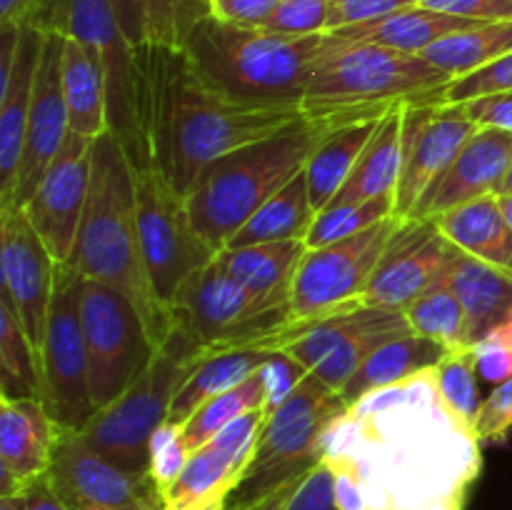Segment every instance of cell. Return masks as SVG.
Returning <instances> with one entry per match:
<instances>
[{"label":"cell","mask_w":512,"mask_h":510,"mask_svg":"<svg viewBox=\"0 0 512 510\" xmlns=\"http://www.w3.org/2000/svg\"><path fill=\"white\" fill-rule=\"evenodd\" d=\"M480 438L433 370L370 390L323 435V463L360 480L365 510H463L483 470Z\"/></svg>","instance_id":"cell-1"},{"label":"cell","mask_w":512,"mask_h":510,"mask_svg":"<svg viewBox=\"0 0 512 510\" xmlns=\"http://www.w3.org/2000/svg\"><path fill=\"white\" fill-rule=\"evenodd\" d=\"M135 113L140 160L188 195L213 160L300 123L303 110H260L230 103L210 88L185 48L135 45Z\"/></svg>","instance_id":"cell-2"},{"label":"cell","mask_w":512,"mask_h":510,"mask_svg":"<svg viewBox=\"0 0 512 510\" xmlns=\"http://www.w3.org/2000/svg\"><path fill=\"white\" fill-rule=\"evenodd\" d=\"M65 265L83 278L100 280L138 305L155 343L163 345L173 330V315L155 298L143 263L135 200V170L113 130L93 140L90 188L78 243Z\"/></svg>","instance_id":"cell-3"},{"label":"cell","mask_w":512,"mask_h":510,"mask_svg":"<svg viewBox=\"0 0 512 510\" xmlns=\"http://www.w3.org/2000/svg\"><path fill=\"white\" fill-rule=\"evenodd\" d=\"M330 35L270 33L265 28L205 18L185 43L205 83L230 103L260 110H303L310 70Z\"/></svg>","instance_id":"cell-4"},{"label":"cell","mask_w":512,"mask_h":510,"mask_svg":"<svg viewBox=\"0 0 512 510\" xmlns=\"http://www.w3.org/2000/svg\"><path fill=\"white\" fill-rule=\"evenodd\" d=\"M340 123L350 120L303 118L213 160L185 195L198 233L220 253L260 205L305 168L315 145Z\"/></svg>","instance_id":"cell-5"},{"label":"cell","mask_w":512,"mask_h":510,"mask_svg":"<svg viewBox=\"0 0 512 510\" xmlns=\"http://www.w3.org/2000/svg\"><path fill=\"white\" fill-rule=\"evenodd\" d=\"M328 35L305 90L308 118H383L395 105L435 103L453 80L423 55Z\"/></svg>","instance_id":"cell-6"},{"label":"cell","mask_w":512,"mask_h":510,"mask_svg":"<svg viewBox=\"0 0 512 510\" xmlns=\"http://www.w3.org/2000/svg\"><path fill=\"white\" fill-rule=\"evenodd\" d=\"M200 355L203 350L190 348L170 330L148 368L78 430L85 443L118 468L150 478V440L168 423L170 403Z\"/></svg>","instance_id":"cell-7"},{"label":"cell","mask_w":512,"mask_h":510,"mask_svg":"<svg viewBox=\"0 0 512 510\" xmlns=\"http://www.w3.org/2000/svg\"><path fill=\"white\" fill-rule=\"evenodd\" d=\"M348 410L343 395L315 378H305L283 403L270 410L253 463L245 470L228 508L265 498L290 480L305 478L323 463V435Z\"/></svg>","instance_id":"cell-8"},{"label":"cell","mask_w":512,"mask_h":510,"mask_svg":"<svg viewBox=\"0 0 512 510\" xmlns=\"http://www.w3.org/2000/svg\"><path fill=\"white\" fill-rule=\"evenodd\" d=\"M173 333L195 350L260 345L293 323L288 300H268L235 283L213 260L190 275L173 300Z\"/></svg>","instance_id":"cell-9"},{"label":"cell","mask_w":512,"mask_h":510,"mask_svg":"<svg viewBox=\"0 0 512 510\" xmlns=\"http://www.w3.org/2000/svg\"><path fill=\"white\" fill-rule=\"evenodd\" d=\"M410 330L403 310L360 303L323 318L295 320L260 345L275 353H288L308 368L310 378L340 393L380 345Z\"/></svg>","instance_id":"cell-10"},{"label":"cell","mask_w":512,"mask_h":510,"mask_svg":"<svg viewBox=\"0 0 512 510\" xmlns=\"http://www.w3.org/2000/svg\"><path fill=\"white\" fill-rule=\"evenodd\" d=\"M80 320L88 350L90 395L98 410L113 403L148 368L160 345L128 295L83 275Z\"/></svg>","instance_id":"cell-11"},{"label":"cell","mask_w":512,"mask_h":510,"mask_svg":"<svg viewBox=\"0 0 512 510\" xmlns=\"http://www.w3.org/2000/svg\"><path fill=\"white\" fill-rule=\"evenodd\" d=\"M133 170L143 263L155 298L170 310L185 280L213 263L218 250L198 233L185 198L163 175L150 165H133Z\"/></svg>","instance_id":"cell-12"},{"label":"cell","mask_w":512,"mask_h":510,"mask_svg":"<svg viewBox=\"0 0 512 510\" xmlns=\"http://www.w3.org/2000/svg\"><path fill=\"white\" fill-rule=\"evenodd\" d=\"M43 370V405L68 430H83L95 415L90 395L88 350L80 320V273L58 265L48 328L40 348Z\"/></svg>","instance_id":"cell-13"},{"label":"cell","mask_w":512,"mask_h":510,"mask_svg":"<svg viewBox=\"0 0 512 510\" xmlns=\"http://www.w3.org/2000/svg\"><path fill=\"white\" fill-rule=\"evenodd\" d=\"M398 215L338 243L305 253L295 275L290 310L295 320H313L363 303V295L400 225Z\"/></svg>","instance_id":"cell-14"},{"label":"cell","mask_w":512,"mask_h":510,"mask_svg":"<svg viewBox=\"0 0 512 510\" xmlns=\"http://www.w3.org/2000/svg\"><path fill=\"white\" fill-rule=\"evenodd\" d=\"M53 33L88 45L103 60L108 80V130L128 150L130 163L140 160V130L135 113V48L125 38L110 0H58Z\"/></svg>","instance_id":"cell-15"},{"label":"cell","mask_w":512,"mask_h":510,"mask_svg":"<svg viewBox=\"0 0 512 510\" xmlns=\"http://www.w3.org/2000/svg\"><path fill=\"white\" fill-rule=\"evenodd\" d=\"M265 410L243 415L190 453L183 473L158 493L160 510H228L245 470L253 463Z\"/></svg>","instance_id":"cell-16"},{"label":"cell","mask_w":512,"mask_h":510,"mask_svg":"<svg viewBox=\"0 0 512 510\" xmlns=\"http://www.w3.org/2000/svg\"><path fill=\"white\" fill-rule=\"evenodd\" d=\"M480 125L460 103H410L403 115V163L395 215L410 218L430 185L445 173Z\"/></svg>","instance_id":"cell-17"},{"label":"cell","mask_w":512,"mask_h":510,"mask_svg":"<svg viewBox=\"0 0 512 510\" xmlns=\"http://www.w3.org/2000/svg\"><path fill=\"white\" fill-rule=\"evenodd\" d=\"M463 250L450 243L433 220L403 218L363 295V303L405 310L448 275Z\"/></svg>","instance_id":"cell-18"},{"label":"cell","mask_w":512,"mask_h":510,"mask_svg":"<svg viewBox=\"0 0 512 510\" xmlns=\"http://www.w3.org/2000/svg\"><path fill=\"white\" fill-rule=\"evenodd\" d=\"M45 475L70 510H123L160 505L153 480L110 463L85 443L78 430L63 428L53 463Z\"/></svg>","instance_id":"cell-19"},{"label":"cell","mask_w":512,"mask_h":510,"mask_svg":"<svg viewBox=\"0 0 512 510\" xmlns=\"http://www.w3.org/2000/svg\"><path fill=\"white\" fill-rule=\"evenodd\" d=\"M58 265L23 210L0 213V270H3L0 300L13 308L15 318L38 353L48 328Z\"/></svg>","instance_id":"cell-20"},{"label":"cell","mask_w":512,"mask_h":510,"mask_svg":"<svg viewBox=\"0 0 512 510\" xmlns=\"http://www.w3.org/2000/svg\"><path fill=\"white\" fill-rule=\"evenodd\" d=\"M93 140L70 133L43 180L23 205V215L60 265L68 263L78 243L90 188Z\"/></svg>","instance_id":"cell-21"},{"label":"cell","mask_w":512,"mask_h":510,"mask_svg":"<svg viewBox=\"0 0 512 510\" xmlns=\"http://www.w3.org/2000/svg\"><path fill=\"white\" fill-rule=\"evenodd\" d=\"M63 43L65 35L45 33L38 73H35L33 100H30L23 158L15 175L13 198L5 210H20L28 203L43 180L45 170L50 168L70 135L68 105H65L63 93Z\"/></svg>","instance_id":"cell-22"},{"label":"cell","mask_w":512,"mask_h":510,"mask_svg":"<svg viewBox=\"0 0 512 510\" xmlns=\"http://www.w3.org/2000/svg\"><path fill=\"white\" fill-rule=\"evenodd\" d=\"M510 168L512 133L500 128H478L445 173L420 198L410 218L435 220L460 205L498 193Z\"/></svg>","instance_id":"cell-23"},{"label":"cell","mask_w":512,"mask_h":510,"mask_svg":"<svg viewBox=\"0 0 512 510\" xmlns=\"http://www.w3.org/2000/svg\"><path fill=\"white\" fill-rule=\"evenodd\" d=\"M63 425L43 400L0 395V495L23 493L53 463Z\"/></svg>","instance_id":"cell-24"},{"label":"cell","mask_w":512,"mask_h":510,"mask_svg":"<svg viewBox=\"0 0 512 510\" xmlns=\"http://www.w3.org/2000/svg\"><path fill=\"white\" fill-rule=\"evenodd\" d=\"M43 43V30L23 28L10 75L0 80V210L8 208L10 198H13Z\"/></svg>","instance_id":"cell-25"},{"label":"cell","mask_w":512,"mask_h":510,"mask_svg":"<svg viewBox=\"0 0 512 510\" xmlns=\"http://www.w3.org/2000/svg\"><path fill=\"white\" fill-rule=\"evenodd\" d=\"M273 350L260 348V345H245V348H225V350H203L198 363L183 380L180 390L170 403L168 423L185 425L195 415L200 405L208 403L215 395L235 388L250 375L258 373L270 358Z\"/></svg>","instance_id":"cell-26"},{"label":"cell","mask_w":512,"mask_h":510,"mask_svg":"<svg viewBox=\"0 0 512 510\" xmlns=\"http://www.w3.org/2000/svg\"><path fill=\"white\" fill-rule=\"evenodd\" d=\"M308 245L305 240H278L245 248H225L218 253V265L253 295L268 300H288L295 275L303 263Z\"/></svg>","instance_id":"cell-27"},{"label":"cell","mask_w":512,"mask_h":510,"mask_svg":"<svg viewBox=\"0 0 512 510\" xmlns=\"http://www.w3.org/2000/svg\"><path fill=\"white\" fill-rule=\"evenodd\" d=\"M445 278L468 318L470 345L480 343L490 330L512 315V275L503 270L460 253Z\"/></svg>","instance_id":"cell-28"},{"label":"cell","mask_w":512,"mask_h":510,"mask_svg":"<svg viewBox=\"0 0 512 510\" xmlns=\"http://www.w3.org/2000/svg\"><path fill=\"white\" fill-rule=\"evenodd\" d=\"M385 118V115H383ZM383 118H365V120H350V123H340L325 133V138L315 145L313 155L305 163L303 173L308 180L310 200L313 208L323 210L335 200V195L343 190L348 178L353 175L355 165H358L360 155L368 148L373 140L375 130H378Z\"/></svg>","instance_id":"cell-29"},{"label":"cell","mask_w":512,"mask_h":510,"mask_svg":"<svg viewBox=\"0 0 512 510\" xmlns=\"http://www.w3.org/2000/svg\"><path fill=\"white\" fill-rule=\"evenodd\" d=\"M63 93L70 133L95 140L108 130V80L103 60L93 48L65 38Z\"/></svg>","instance_id":"cell-30"},{"label":"cell","mask_w":512,"mask_h":510,"mask_svg":"<svg viewBox=\"0 0 512 510\" xmlns=\"http://www.w3.org/2000/svg\"><path fill=\"white\" fill-rule=\"evenodd\" d=\"M440 233L465 255L512 275V228L498 205V195L465 203L433 220Z\"/></svg>","instance_id":"cell-31"},{"label":"cell","mask_w":512,"mask_h":510,"mask_svg":"<svg viewBox=\"0 0 512 510\" xmlns=\"http://www.w3.org/2000/svg\"><path fill=\"white\" fill-rule=\"evenodd\" d=\"M450 353H453V350H448L445 345L435 343V340L410 330V333L380 345V348L360 365L358 373L345 383L340 395H343L345 403L350 405L355 403V400L363 398L365 393H370V390L385 388V385L393 383H403V380L415 378L418 373L438 368Z\"/></svg>","instance_id":"cell-32"},{"label":"cell","mask_w":512,"mask_h":510,"mask_svg":"<svg viewBox=\"0 0 512 510\" xmlns=\"http://www.w3.org/2000/svg\"><path fill=\"white\" fill-rule=\"evenodd\" d=\"M475 23L478 20L440 13V10H430L418 3L410 5V8L395 10L385 18L370 20V23L363 25H350V28L333 30V33L345 40H353V43H375L385 45V48L403 50V53L420 55L445 35L455 33V30H465Z\"/></svg>","instance_id":"cell-33"},{"label":"cell","mask_w":512,"mask_h":510,"mask_svg":"<svg viewBox=\"0 0 512 510\" xmlns=\"http://www.w3.org/2000/svg\"><path fill=\"white\" fill-rule=\"evenodd\" d=\"M405 105H395L385 118L380 120L373 140L360 155L353 175L343 185L333 203H365V200L385 198L398 188L400 163H403V115ZM330 203V205H333Z\"/></svg>","instance_id":"cell-34"},{"label":"cell","mask_w":512,"mask_h":510,"mask_svg":"<svg viewBox=\"0 0 512 510\" xmlns=\"http://www.w3.org/2000/svg\"><path fill=\"white\" fill-rule=\"evenodd\" d=\"M315 215L318 210L313 208L308 180L300 170L288 185H283L273 198L260 205L258 213L230 238L225 248H245V245L258 243H278V240H305Z\"/></svg>","instance_id":"cell-35"},{"label":"cell","mask_w":512,"mask_h":510,"mask_svg":"<svg viewBox=\"0 0 512 510\" xmlns=\"http://www.w3.org/2000/svg\"><path fill=\"white\" fill-rule=\"evenodd\" d=\"M508 53H512V20H493L455 30L420 55L455 80L495 63Z\"/></svg>","instance_id":"cell-36"},{"label":"cell","mask_w":512,"mask_h":510,"mask_svg":"<svg viewBox=\"0 0 512 510\" xmlns=\"http://www.w3.org/2000/svg\"><path fill=\"white\" fill-rule=\"evenodd\" d=\"M265 405H268V385H265L263 368H260L258 373H253L240 385L200 405L193 418L180 425L185 445H188L190 453H195L208 440H213L220 430L228 428L230 423H235L243 415L255 413V410H265Z\"/></svg>","instance_id":"cell-37"},{"label":"cell","mask_w":512,"mask_h":510,"mask_svg":"<svg viewBox=\"0 0 512 510\" xmlns=\"http://www.w3.org/2000/svg\"><path fill=\"white\" fill-rule=\"evenodd\" d=\"M0 395L43 400L40 353L5 300H0Z\"/></svg>","instance_id":"cell-38"},{"label":"cell","mask_w":512,"mask_h":510,"mask_svg":"<svg viewBox=\"0 0 512 510\" xmlns=\"http://www.w3.org/2000/svg\"><path fill=\"white\" fill-rule=\"evenodd\" d=\"M413 333L425 335L448 350L473 348L468 335V318L448 278L435 283L403 310Z\"/></svg>","instance_id":"cell-39"},{"label":"cell","mask_w":512,"mask_h":510,"mask_svg":"<svg viewBox=\"0 0 512 510\" xmlns=\"http://www.w3.org/2000/svg\"><path fill=\"white\" fill-rule=\"evenodd\" d=\"M390 215H395L393 195L365 200V203H333L315 215L305 245H308V250H313L338 243V240H345L350 235H358L363 230L373 228V225L383 223Z\"/></svg>","instance_id":"cell-40"},{"label":"cell","mask_w":512,"mask_h":510,"mask_svg":"<svg viewBox=\"0 0 512 510\" xmlns=\"http://www.w3.org/2000/svg\"><path fill=\"white\" fill-rule=\"evenodd\" d=\"M435 383L445 403L455 410L463 420L475 425L478 410L483 405L478 390V360L473 348L453 350L438 368H433Z\"/></svg>","instance_id":"cell-41"},{"label":"cell","mask_w":512,"mask_h":510,"mask_svg":"<svg viewBox=\"0 0 512 510\" xmlns=\"http://www.w3.org/2000/svg\"><path fill=\"white\" fill-rule=\"evenodd\" d=\"M205 18H210V0H150L148 40L168 48H185Z\"/></svg>","instance_id":"cell-42"},{"label":"cell","mask_w":512,"mask_h":510,"mask_svg":"<svg viewBox=\"0 0 512 510\" xmlns=\"http://www.w3.org/2000/svg\"><path fill=\"white\" fill-rule=\"evenodd\" d=\"M330 3L333 0H280L263 28L270 33L293 35V38L328 33Z\"/></svg>","instance_id":"cell-43"},{"label":"cell","mask_w":512,"mask_h":510,"mask_svg":"<svg viewBox=\"0 0 512 510\" xmlns=\"http://www.w3.org/2000/svg\"><path fill=\"white\" fill-rule=\"evenodd\" d=\"M508 90H512V53L475 70V73L450 80V85L440 93L435 103H465V100L483 98V95L493 93H508Z\"/></svg>","instance_id":"cell-44"},{"label":"cell","mask_w":512,"mask_h":510,"mask_svg":"<svg viewBox=\"0 0 512 510\" xmlns=\"http://www.w3.org/2000/svg\"><path fill=\"white\" fill-rule=\"evenodd\" d=\"M190 458V450L183 440V428L173 423H163L150 440V480L158 493L168 488Z\"/></svg>","instance_id":"cell-45"},{"label":"cell","mask_w":512,"mask_h":510,"mask_svg":"<svg viewBox=\"0 0 512 510\" xmlns=\"http://www.w3.org/2000/svg\"><path fill=\"white\" fill-rule=\"evenodd\" d=\"M478 360V375L488 383L500 385L512 378V315L495 330H490L480 343L473 345Z\"/></svg>","instance_id":"cell-46"},{"label":"cell","mask_w":512,"mask_h":510,"mask_svg":"<svg viewBox=\"0 0 512 510\" xmlns=\"http://www.w3.org/2000/svg\"><path fill=\"white\" fill-rule=\"evenodd\" d=\"M420 0H333L328 15V33L333 30L350 28V25H363L370 20L385 18L395 10L418 5Z\"/></svg>","instance_id":"cell-47"},{"label":"cell","mask_w":512,"mask_h":510,"mask_svg":"<svg viewBox=\"0 0 512 510\" xmlns=\"http://www.w3.org/2000/svg\"><path fill=\"white\" fill-rule=\"evenodd\" d=\"M475 435L480 443L485 440H498L512 430V378L495 385L493 393L483 398V405L475 418Z\"/></svg>","instance_id":"cell-48"},{"label":"cell","mask_w":512,"mask_h":510,"mask_svg":"<svg viewBox=\"0 0 512 510\" xmlns=\"http://www.w3.org/2000/svg\"><path fill=\"white\" fill-rule=\"evenodd\" d=\"M283 510H340L335 503V488H333V470L325 463H318L303 483L298 485L293 495H290L288 505Z\"/></svg>","instance_id":"cell-49"},{"label":"cell","mask_w":512,"mask_h":510,"mask_svg":"<svg viewBox=\"0 0 512 510\" xmlns=\"http://www.w3.org/2000/svg\"><path fill=\"white\" fill-rule=\"evenodd\" d=\"M265 385H268V405H265V413L278 408L305 378H308V368L300 365L298 360L290 358L288 353H275L268 363L263 365Z\"/></svg>","instance_id":"cell-50"},{"label":"cell","mask_w":512,"mask_h":510,"mask_svg":"<svg viewBox=\"0 0 512 510\" xmlns=\"http://www.w3.org/2000/svg\"><path fill=\"white\" fill-rule=\"evenodd\" d=\"M58 0H0V25L53 33Z\"/></svg>","instance_id":"cell-51"},{"label":"cell","mask_w":512,"mask_h":510,"mask_svg":"<svg viewBox=\"0 0 512 510\" xmlns=\"http://www.w3.org/2000/svg\"><path fill=\"white\" fill-rule=\"evenodd\" d=\"M420 5L478 23L512 20V0H420Z\"/></svg>","instance_id":"cell-52"},{"label":"cell","mask_w":512,"mask_h":510,"mask_svg":"<svg viewBox=\"0 0 512 510\" xmlns=\"http://www.w3.org/2000/svg\"><path fill=\"white\" fill-rule=\"evenodd\" d=\"M280 0H210V15L223 23L263 28Z\"/></svg>","instance_id":"cell-53"},{"label":"cell","mask_w":512,"mask_h":510,"mask_svg":"<svg viewBox=\"0 0 512 510\" xmlns=\"http://www.w3.org/2000/svg\"><path fill=\"white\" fill-rule=\"evenodd\" d=\"M465 113L480 125V128H500L512 133V90L508 93H493L483 95V98H473L460 103Z\"/></svg>","instance_id":"cell-54"},{"label":"cell","mask_w":512,"mask_h":510,"mask_svg":"<svg viewBox=\"0 0 512 510\" xmlns=\"http://www.w3.org/2000/svg\"><path fill=\"white\" fill-rule=\"evenodd\" d=\"M118 15V23L123 28L130 45H140L148 40V5L150 0H110Z\"/></svg>","instance_id":"cell-55"},{"label":"cell","mask_w":512,"mask_h":510,"mask_svg":"<svg viewBox=\"0 0 512 510\" xmlns=\"http://www.w3.org/2000/svg\"><path fill=\"white\" fill-rule=\"evenodd\" d=\"M328 465L333 470V488H335V503L340 510H365V493L360 480L350 473L343 465Z\"/></svg>","instance_id":"cell-56"},{"label":"cell","mask_w":512,"mask_h":510,"mask_svg":"<svg viewBox=\"0 0 512 510\" xmlns=\"http://www.w3.org/2000/svg\"><path fill=\"white\" fill-rule=\"evenodd\" d=\"M23 498H25V510H70L68 505H65V500L55 493L48 475H43V478L25 485Z\"/></svg>","instance_id":"cell-57"},{"label":"cell","mask_w":512,"mask_h":510,"mask_svg":"<svg viewBox=\"0 0 512 510\" xmlns=\"http://www.w3.org/2000/svg\"><path fill=\"white\" fill-rule=\"evenodd\" d=\"M300 483H303V478L290 480V483L280 485L278 490L268 493V495H265V498L253 500V503H248V505H238V508H228V510H283L285 505H288L290 495H293L295 490H298Z\"/></svg>","instance_id":"cell-58"},{"label":"cell","mask_w":512,"mask_h":510,"mask_svg":"<svg viewBox=\"0 0 512 510\" xmlns=\"http://www.w3.org/2000/svg\"><path fill=\"white\" fill-rule=\"evenodd\" d=\"M0 510H25V498H23V493L0 495Z\"/></svg>","instance_id":"cell-59"},{"label":"cell","mask_w":512,"mask_h":510,"mask_svg":"<svg viewBox=\"0 0 512 510\" xmlns=\"http://www.w3.org/2000/svg\"><path fill=\"white\" fill-rule=\"evenodd\" d=\"M495 195H498L500 210H503L505 220H508V225L512 228V190L510 193H495Z\"/></svg>","instance_id":"cell-60"},{"label":"cell","mask_w":512,"mask_h":510,"mask_svg":"<svg viewBox=\"0 0 512 510\" xmlns=\"http://www.w3.org/2000/svg\"><path fill=\"white\" fill-rule=\"evenodd\" d=\"M512 190V168H510V173H508V178H505V183H503V188L498 190V193H510Z\"/></svg>","instance_id":"cell-61"},{"label":"cell","mask_w":512,"mask_h":510,"mask_svg":"<svg viewBox=\"0 0 512 510\" xmlns=\"http://www.w3.org/2000/svg\"><path fill=\"white\" fill-rule=\"evenodd\" d=\"M123 510H160V505H140V508H123Z\"/></svg>","instance_id":"cell-62"}]
</instances>
